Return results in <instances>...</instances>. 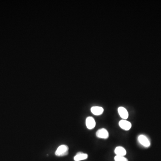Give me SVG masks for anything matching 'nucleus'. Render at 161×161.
<instances>
[{"label":"nucleus","mask_w":161,"mask_h":161,"mask_svg":"<svg viewBox=\"0 0 161 161\" xmlns=\"http://www.w3.org/2000/svg\"><path fill=\"white\" fill-rule=\"evenodd\" d=\"M68 154L69 147L65 145L60 146L55 152V155L58 157L66 156Z\"/></svg>","instance_id":"nucleus-1"},{"label":"nucleus","mask_w":161,"mask_h":161,"mask_svg":"<svg viewBox=\"0 0 161 161\" xmlns=\"http://www.w3.org/2000/svg\"><path fill=\"white\" fill-rule=\"evenodd\" d=\"M139 142L145 147H149L150 146V142L148 137L144 135H140L138 137Z\"/></svg>","instance_id":"nucleus-2"},{"label":"nucleus","mask_w":161,"mask_h":161,"mask_svg":"<svg viewBox=\"0 0 161 161\" xmlns=\"http://www.w3.org/2000/svg\"><path fill=\"white\" fill-rule=\"evenodd\" d=\"M96 135L99 138L107 139L109 137L108 132L105 128H101L97 131Z\"/></svg>","instance_id":"nucleus-3"},{"label":"nucleus","mask_w":161,"mask_h":161,"mask_svg":"<svg viewBox=\"0 0 161 161\" xmlns=\"http://www.w3.org/2000/svg\"><path fill=\"white\" fill-rule=\"evenodd\" d=\"M119 126L122 129L126 131H128L131 128L132 124L128 121L122 120H121L119 122Z\"/></svg>","instance_id":"nucleus-4"},{"label":"nucleus","mask_w":161,"mask_h":161,"mask_svg":"<svg viewBox=\"0 0 161 161\" xmlns=\"http://www.w3.org/2000/svg\"><path fill=\"white\" fill-rule=\"evenodd\" d=\"M86 126L89 129H92L95 127L96 125V122L95 120L92 117L89 116L86 119Z\"/></svg>","instance_id":"nucleus-5"},{"label":"nucleus","mask_w":161,"mask_h":161,"mask_svg":"<svg viewBox=\"0 0 161 161\" xmlns=\"http://www.w3.org/2000/svg\"><path fill=\"white\" fill-rule=\"evenodd\" d=\"M118 112L120 116L123 119L125 120L128 119V113L127 110L124 107L120 106L118 108Z\"/></svg>","instance_id":"nucleus-6"},{"label":"nucleus","mask_w":161,"mask_h":161,"mask_svg":"<svg viewBox=\"0 0 161 161\" xmlns=\"http://www.w3.org/2000/svg\"><path fill=\"white\" fill-rule=\"evenodd\" d=\"M91 112L94 115L99 116L102 114L104 112V109L102 107L94 106L91 107Z\"/></svg>","instance_id":"nucleus-7"},{"label":"nucleus","mask_w":161,"mask_h":161,"mask_svg":"<svg viewBox=\"0 0 161 161\" xmlns=\"http://www.w3.org/2000/svg\"><path fill=\"white\" fill-rule=\"evenodd\" d=\"M88 156L87 154H84L82 152H79L74 157V160L75 161H80L85 160L88 158Z\"/></svg>","instance_id":"nucleus-8"},{"label":"nucleus","mask_w":161,"mask_h":161,"mask_svg":"<svg viewBox=\"0 0 161 161\" xmlns=\"http://www.w3.org/2000/svg\"><path fill=\"white\" fill-rule=\"evenodd\" d=\"M115 154L117 156H124L126 154V150L123 147L118 146L115 150Z\"/></svg>","instance_id":"nucleus-9"},{"label":"nucleus","mask_w":161,"mask_h":161,"mask_svg":"<svg viewBox=\"0 0 161 161\" xmlns=\"http://www.w3.org/2000/svg\"><path fill=\"white\" fill-rule=\"evenodd\" d=\"M114 159L115 161H128V160L124 156H117V155L115 156Z\"/></svg>","instance_id":"nucleus-10"}]
</instances>
